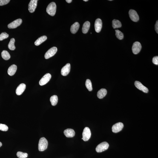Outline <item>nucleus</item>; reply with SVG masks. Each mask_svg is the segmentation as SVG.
Masks as SVG:
<instances>
[{"label":"nucleus","mask_w":158,"mask_h":158,"mask_svg":"<svg viewBox=\"0 0 158 158\" xmlns=\"http://www.w3.org/2000/svg\"><path fill=\"white\" fill-rule=\"evenodd\" d=\"M48 143L45 138L42 137L40 139L38 144V148L39 151H43L46 149Z\"/></svg>","instance_id":"nucleus-1"},{"label":"nucleus","mask_w":158,"mask_h":158,"mask_svg":"<svg viewBox=\"0 0 158 158\" xmlns=\"http://www.w3.org/2000/svg\"><path fill=\"white\" fill-rule=\"evenodd\" d=\"M56 3L53 2L50 3L47 8V13L50 16H54L56 13Z\"/></svg>","instance_id":"nucleus-2"},{"label":"nucleus","mask_w":158,"mask_h":158,"mask_svg":"<svg viewBox=\"0 0 158 158\" xmlns=\"http://www.w3.org/2000/svg\"><path fill=\"white\" fill-rule=\"evenodd\" d=\"M109 144L108 143L104 142L98 145L96 148V151L98 153L105 151L108 148Z\"/></svg>","instance_id":"nucleus-3"},{"label":"nucleus","mask_w":158,"mask_h":158,"mask_svg":"<svg viewBox=\"0 0 158 158\" xmlns=\"http://www.w3.org/2000/svg\"><path fill=\"white\" fill-rule=\"evenodd\" d=\"M91 136V133L90 129L88 127H86L83 130L82 133L83 139L84 141H87L90 139Z\"/></svg>","instance_id":"nucleus-4"},{"label":"nucleus","mask_w":158,"mask_h":158,"mask_svg":"<svg viewBox=\"0 0 158 158\" xmlns=\"http://www.w3.org/2000/svg\"><path fill=\"white\" fill-rule=\"evenodd\" d=\"M57 48L56 47H52L46 52L44 55L45 59H48L54 56L57 51Z\"/></svg>","instance_id":"nucleus-5"},{"label":"nucleus","mask_w":158,"mask_h":158,"mask_svg":"<svg viewBox=\"0 0 158 158\" xmlns=\"http://www.w3.org/2000/svg\"><path fill=\"white\" fill-rule=\"evenodd\" d=\"M142 49V45L140 43L136 42L133 43L132 48L133 53L134 54H137L139 53Z\"/></svg>","instance_id":"nucleus-6"},{"label":"nucleus","mask_w":158,"mask_h":158,"mask_svg":"<svg viewBox=\"0 0 158 158\" xmlns=\"http://www.w3.org/2000/svg\"><path fill=\"white\" fill-rule=\"evenodd\" d=\"M51 78V75L50 73H47L44 75L39 81L40 85L42 86L45 85L50 81Z\"/></svg>","instance_id":"nucleus-7"},{"label":"nucleus","mask_w":158,"mask_h":158,"mask_svg":"<svg viewBox=\"0 0 158 158\" xmlns=\"http://www.w3.org/2000/svg\"><path fill=\"white\" fill-rule=\"evenodd\" d=\"M129 14L132 21L136 22L139 20V15L135 11L133 10H130L129 12Z\"/></svg>","instance_id":"nucleus-8"},{"label":"nucleus","mask_w":158,"mask_h":158,"mask_svg":"<svg viewBox=\"0 0 158 158\" xmlns=\"http://www.w3.org/2000/svg\"><path fill=\"white\" fill-rule=\"evenodd\" d=\"M22 22V20L19 19L14 21L10 23L8 25V27L9 29H13L16 28L21 25Z\"/></svg>","instance_id":"nucleus-9"},{"label":"nucleus","mask_w":158,"mask_h":158,"mask_svg":"<svg viewBox=\"0 0 158 158\" xmlns=\"http://www.w3.org/2000/svg\"><path fill=\"white\" fill-rule=\"evenodd\" d=\"M37 0H31L29 3L28 9L30 13H33L35 12L37 6Z\"/></svg>","instance_id":"nucleus-10"},{"label":"nucleus","mask_w":158,"mask_h":158,"mask_svg":"<svg viewBox=\"0 0 158 158\" xmlns=\"http://www.w3.org/2000/svg\"><path fill=\"white\" fill-rule=\"evenodd\" d=\"M124 127L123 124L122 122H118L115 124L112 127L113 132L116 133L121 131Z\"/></svg>","instance_id":"nucleus-11"},{"label":"nucleus","mask_w":158,"mask_h":158,"mask_svg":"<svg viewBox=\"0 0 158 158\" xmlns=\"http://www.w3.org/2000/svg\"><path fill=\"white\" fill-rule=\"evenodd\" d=\"M102 27V22L101 20L97 19L96 20L95 23V31L97 33H99L101 31Z\"/></svg>","instance_id":"nucleus-12"},{"label":"nucleus","mask_w":158,"mask_h":158,"mask_svg":"<svg viewBox=\"0 0 158 158\" xmlns=\"http://www.w3.org/2000/svg\"><path fill=\"white\" fill-rule=\"evenodd\" d=\"M134 84L136 88L139 90H142L145 93L148 92V88L143 85L140 82H139V81H136L135 82Z\"/></svg>","instance_id":"nucleus-13"},{"label":"nucleus","mask_w":158,"mask_h":158,"mask_svg":"<svg viewBox=\"0 0 158 158\" xmlns=\"http://www.w3.org/2000/svg\"><path fill=\"white\" fill-rule=\"evenodd\" d=\"M71 68L70 64H67L62 68L61 70V74L62 76H65L68 75L70 72Z\"/></svg>","instance_id":"nucleus-14"},{"label":"nucleus","mask_w":158,"mask_h":158,"mask_svg":"<svg viewBox=\"0 0 158 158\" xmlns=\"http://www.w3.org/2000/svg\"><path fill=\"white\" fill-rule=\"evenodd\" d=\"M26 88V85L24 84H21L18 86L16 90V93L18 96L22 94Z\"/></svg>","instance_id":"nucleus-15"},{"label":"nucleus","mask_w":158,"mask_h":158,"mask_svg":"<svg viewBox=\"0 0 158 158\" xmlns=\"http://www.w3.org/2000/svg\"><path fill=\"white\" fill-rule=\"evenodd\" d=\"M64 134L66 137L72 138L74 137L75 135L74 130L71 129H67L64 130Z\"/></svg>","instance_id":"nucleus-16"},{"label":"nucleus","mask_w":158,"mask_h":158,"mask_svg":"<svg viewBox=\"0 0 158 158\" xmlns=\"http://www.w3.org/2000/svg\"><path fill=\"white\" fill-rule=\"evenodd\" d=\"M17 67L15 64H13L9 67L8 70L7 72L8 74L10 76H13L16 72Z\"/></svg>","instance_id":"nucleus-17"},{"label":"nucleus","mask_w":158,"mask_h":158,"mask_svg":"<svg viewBox=\"0 0 158 158\" xmlns=\"http://www.w3.org/2000/svg\"><path fill=\"white\" fill-rule=\"evenodd\" d=\"M80 25L79 23L76 22L71 26V27L70 30L72 33L73 34L76 33L78 31Z\"/></svg>","instance_id":"nucleus-18"},{"label":"nucleus","mask_w":158,"mask_h":158,"mask_svg":"<svg viewBox=\"0 0 158 158\" xmlns=\"http://www.w3.org/2000/svg\"><path fill=\"white\" fill-rule=\"evenodd\" d=\"M107 90L106 89L102 88L99 90L97 93V96L99 99H102L107 94Z\"/></svg>","instance_id":"nucleus-19"},{"label":"nucleus","mask_w":158,"mask_h":158,"mask_svg":"<svg viewBox=\"0 0 158 158\" xmlns=\"http://www.w3.org/2000/svg\"><path fill=\"white\" fill-rule=\"evenodd\" d=\"M90 26V22L88 21H86L83 25L82 31L83 33H86L88 32Z\"/></svg>","instance_id":"nucleus-20"},{"label":"nucleus","mask_w":158,"mask_h":158,"mask_svg":"<svg viewBox=\"0 0 158 158\" xmlns=\"http://www.w3.org/2000/svg\"><path fill=\"white\" fill-rule=\"evenodd\" d=\"M47 38L46 36H41L35 41L34 43L35 45L36 46L40 45V44L45 41L47 39Z\"/></svg>","instance_id":"nucleus-21"},{"label":"nucleus","mask_w":158,"mask_h":158,"mask_svg":"<svg viewBox=\"0 0 158 158\" xmlns=\"http://www.w3.org/2000/svg\"><path fill=\"white\" fill-rule=\"evenodd\" d=\"M112 26L114 29L119 28L122 27V25L118 20L114 19L112 21Z\"/></svg>","instance_id":"nucleus-22"},{"label":"nucleus","mask_w":158,"mask_h":158,"mask_svg":"<svg viewBox=\"0 0 158 158\" xmlns=\"http://www.w3.org/2000/svg\"><path fill=\"white\" fill-rule=\"evenodd\" d=\"M1 56L3 59L6 60L10 59L11 57L8 52L5 50L3 51L1 53Z\"/></svg>","instance_id":"nucleus-23"},{"label":"nucleus","mask_w":158,"mask_h":158,"mask_svg":"<svg viewBox=\"0 0 158 158\" xmlns=\"http://www.w3.org/2000/svg\"><path fill=\"white\" fill-rule=\"evenodd\" d=\"M50 101L52 105L53 106L56 105L57 104L58 101L57 96L56 95H53L50 98Z\"/></svg>","instance_id":"nucleus-24"},{"label":"nucleus","mask_w":158,"mask_h":158,"mask_svg":"<svg viewBox=\"0 0 158 158\" xmlns=\"http://www.w3.org/2000/svg\"><path fill=\"white\" fill-rule=\"evenodd\" d=\"M15 40L14 38L11 39L10 43L8 45V48L11 50H14L16 48L14 45Z\"/></svg>","instance_id":"nucleus-25"},{"label":"nucleus","mask_w":158,"mask_h":158,"mask_svg":"<svg viewBox=\"0 0 158 158\" xmlns=\"http://www.w3.org/2000/svg\"><path fill=\"white\" fill-rule=\"evenodd\" d=\"M86 86L89 91H91L93 90L92 83L90 79H87L86 82Z\"/></svg>","instance_id":"nucleus-26"},{"label":"nucleus","mask_w":158,"mask_h":158,"mask_svg":"<svg viewBox=\"0 0 158 158\" xmlns=\"http://www.w3.org/2000/svg\"><path fill=\"white\" fill-rule=\"evenodd\" d=\"M115 35L116 38L119 40H122L124 38L123 33L119 30H115Z\"/></svg>","instance_id":"nucleus-27"},{"label":"nucleus","mask_w":158,"mask_h":158,"mask_svg":"<svg viewBox=\"0 0 158 158\" xmlns=\"http://www.w3.org/2000/svg\"><path fill=\"white\" fill-rule=\"evenodd\" d=\"M16 155L19 158H26L27 157L28 154L27 153L19 151L17 153Z\"/></svg>","instance_id":"nucleus-28"},{"label":"nucleus","mask_w":158,"mask_h":158,"mask_svg":"<svg viewBox=\"0 0 158 158\" xmlns=\"http://www.w3.org/2000/svg\"><path fill=\"white\" fill-rule=\"evenodd\" d=\"M9 35L6 32H3L0 34V41H2L4 39H7L9 37Z\"/></svg>","instance_id":"nucleus-29"},{"label":"nucleus","mask_w":158,"mask_h":158,"mask_svg":"<svg viewBox=\"0 0 158 158\" xmlns=\"http://www.w3.org/2000/svg\"><path fill=\"white\" fill-rule=\"evenodd\" d=\"M8 129L7 126L4 124H0V130L2 131H7Z\"/></svg>","instance_id":"nucleus-30"},{"label":"nucleus","mask_w":158,"mask_h":158,"mask_svg":"<svg viewBox=\"0 0 158 158\" xmlns=\"http://www.w3.org/2000/svg\"><path fill=\"white\" fill-rule=\"evenodd\" d=\"M10 0H0V6H2L8 4Z\"/></svg>","instance_id":"nucleus-31"},{"label":"nucleus","mask_w":158,"mask_h":158,"mask_svg":"<svg viewBox=\"0 0 158 158\" xmlns=\"http://www.w3.org/2000/svg\"><path fill=\"white\" fill-rule=\"evenodd\" d=\"M152 62L153 64L156 65H158V57L156 56L153 57L152 60Z\"/></svg>","instance_id":"nucleus-32"},{"label":"nucleus","mask_w":158,"mask_h":158,"mask_svg":"<svg viewBox=\"0 0 158 158\" xmlns=\"http://www.w3.org/2000/svg\"><path fill=\"white\" fill-rule=\"evenodd\" d=\"M155 29L156 31L158 34V21H156L155 25Z\"/></svg>","instance_id":"nucleus-33"},{"label":"nucleus","mask_w":158,"mask_h":158,"mask_svg":"<svg viewBox=\"0 0 158 158\" xmlns=\"http://www.w3.org/2000/svg\"><path fill=\"white\" fill-rule=\"evenodd\" d=\"M66 1L67 3H71L72 1V0H66Z\"/></svg>","instance_id":"nucleus-34"},{"label":"nucleus","mask_w":158,"mask_h":158,"mask_svg":"<svg viewBox=\"0 0 158 158\" xmlns=\"http://www.w3.org/2000/svg\"><path fill=\"white\" fill-rule=\"evenodd\" d=\"M2 145V144L0 142V147Z\"/></svg>","instance_id":"nucleus-35"},{"label":"nucleus","mask_w":158,"mask_h":158,"mask_svg":"<svg viewBox=\"0 0 158 158\" xmlns=\"http://www.w3.org/2000/svg\"><path fill=\"white\" fill-rule=\"evenodd\" d=\"M84 1H88V0H84Z\"/></svg>","instance_id":"nucleus-36"},{"label":"nucleus","mask_w":158,"mask_h":158,"mask_svg":"<svg viewBox=\"0 0 158 158\" xmlns=\"http://www.w3.org/2000/svg\"><path fill=\"white\" fill-rule=\"evenodd\" d=\"M109 1H113V0H109Z\"/></svg>","instance_id":"nucleus-37"},{"label":"nucleus","mask_w":158,"mask_h":158,"mask_svg":"<svg viewBox=\"0 0 158 158\" xmlns=\"http://www.w3.org/2000/svg\"><path fill=\"white\" fill-rule=\"evenodd\" d=\"M82 139L83 140V138H82Z\"/></svg>","instance_id":"nucleus-38"}]
</instances>
